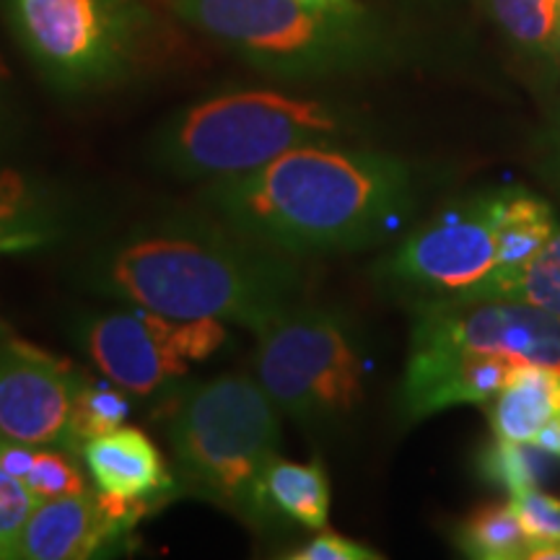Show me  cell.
<instances>
[{"label": "cell", "mask_w": 560, "mask_h": 560, "mask_svg": "<svg viewBox=\"0 0 560 560\" xmlns=\"http://www.w3.org/2000/svg\"><path fill=\"white\" fill-rule=\"evenodd\" d=\"M296 257L221 219L143 223L86 260L83 283L107 299L172 319L234 322L265 332L304 304Z\"/></svg>", "instance_id": "cell-1"}, {"label": "cell", "mask_w": 560, "mask_h": 560, "mask_svg": "<svg viewBox=\"0 0 560 560\" xmlns=\"http://www.w3.org/2000/svg\"><path fill=\"white\" fill-rule=\"evenodd\" d=\"M215 219L285 255H325L380 242L412 202L400 159L312 143L240 177L208 182Z\"/></svg>", "instance_id": "cell-2"}, {"label": "cell", "mask_w": 560, "mask_h": 560, "mask_svg": "<svg viewBox=\"0 0 560 560\" xmlns=\"http://www.w3.org/2000/svg\"><path fill=\"white\" fill-rule=\"evenodd\" d=\"M170 444L182 486L242 520L270 522L262 478L280 457V410L260 382L226 374L182 392Z\"/></svg>", "instance_id": "cell-3"}, {"label": "cell", "mask_w": 560, "mask_h": 560, "mask_svg": "<svg viewBox=\"0 0 560 560\" xmlns=\"http://www.w3.org/2000/svg\"><path fill=\"white\" fill-rule=\"evenodd\" d=\"M342 120L330 104L283 91H231L161 125L151 156L177 179H229L312 143H335Z\"/></svg>", "instance_id": "cell-4"}, {"label": "cell", "mask_w": 560, "mask_h": 560, "mask_svg": "<svg viewBox=\"0 0 560 560\" xmlns=\"http://www.w3.org/2000/svg\"><path fill=\"white\" fill-rule=\"evenodd\" d=\"M13 34L60 94H94L136 73L153 21L138 0H5Z\"/></svg>", "instance_id": "cell-5"}, {"label": "cell", "mask_w": 560, "mask_h": 560, "mask_svg": "<svg viewBox=\"0 0 560 560\" xmlns=\"http://www.w3.org/2000/svg\"><path fill=\"white\" fill-rule=\"evenodd\" d=\"M255 374L283 416L325 429L363 402V353L350 322L325 306L301 304L260 332Z\"/></svg>", "instance_id": "cell-6"}, {"label": "cell", "mask_w": 560, "mask_h": 560, "mask_svg": "<svg viewBox=\"0 0 560 560\" xmlns=\"http://www.w3.org/2000/svg\"><path fill=\"white\" fill-rule=\"evenodd\" d=\"M195 30L265 73L306 79L353 58L355 45L348 21L301 5L299 0H172Z\"/></svg>", "instance_id": "cell-7"}, {"label": "cell", "mask_w": 560, "mask_h": 560, "mask_svg": "<svg viewBox=\"0 0 560 560\" xmlns=\"http://www.w3.org/2000/svg\"><path fill=\"white\" fill-rule=\"evenodd\" d=\"M410 342L480 350L560 371V314L520 299L420 301Z\"/></svg>", "instance_id": "cell-8"}, {"label": "cell", "mask_w": 560, "mask_h": 560, "mask_svg": "<svg viewBox=\"0 0 560 560\" xmlns=\"http://www.w3.org/2000/svg\"><path fill=\"white\" fill-rule=\"evenodd\" d=\"M384 270L389 280L429 299L472 296L501 270L499 229L488 198L454 208L412 231L392 252Z\"/></svg>", "instance_id": "cell-9"}, {"label": "cell", "mask_w": 560, "mask_h": 560, "mask_svg": "<svg viewBox=\"0 0 560 560\" xmlns=\"http://www.w3.org/2000/svg\"><path fill=\"white\" fill-rule=\"evenodd\" d=\"M79 346L96 369L132 397H161L177 389L190 361L177 342V319L143 306L86 314Z\"/></svg>", "instance_id": "cell-10"}, {"label": "cell", "mask_w": 560, "mask_h": 560, "mask_svg": "<svg viewBox=\"0 0 560 560\" xmlns=\"http://www.w3.org/2000/svg\"><path fill=\"white\" fill-rule=\"evenodd\" d=\"M79 382L68 361L24 340H0V436L62 450Z\"/></svg>", "instance_id": "cell-11"}, {"label": "cell", "mask_w": 560, "mask_h": 560, "mask_svg": "<svg viewBox=\"0 0 560 560\" xmlns=\"http://www.w3.org/2000/svg\"><path fill=\"white\" fill-rule=\"evenodd\" d=\"M156 501L83 493L42 501L26 522L19 560H86L115 550L138 522L156 509Z\"/></svg>", "instance_id": "cell-12"}, {"label": "cell", "mask_w": 560, "mask_h": 560, "mask_svg": "<svg viewBox=\"0 0 560 560\" xmlns=\"http://www.w3.org/2000/svg\"><path fill=\"white\" fill-rule=\"evenodd\" d=\"M96 490L132 501H156L172 495L177 482L164 454L140 429L120 425L117 431L89 441L81 450Z\"/></svg>", "instance_id": "cell-13"}, {"label": "cell", "mask_w": 560, "mask_h": 560, "mask_svg": "<svg viewBox=\"0 0 560 560\" xmlns=\"http://www.w3.org/2000/svg\"><path fill=\"white\" fill-rule=\"evenodd\" d=\"M66 221V198L52 185L13 166H0V240L37 249L58 240Z\"/></svg>", "instance_id": "cell-14"}, {"label": "cell", "mask_w": 560, "mask_h": 560, "mask_svg": "<svg viewBox=\"0 0 560 560\" xmlns=\"http://www.w3.org/2000/svg\"><path fill=\"white\" fill-rule=\"evenodd\" d=\"M490 423L501 439L532 444L537 433L560 416V371L522 366L493 397Z\"/></svg>", "instance_id": "cell-15"}, {"label": "cell", "mask_w": 560, "mask_h": 560, "mask_svg": "<svg viewBox=\"0 0 560 560\" xmlns=\"http://www.w3.org/2000/svg\"><path fill=\"white\" fill-rule=\"evenodd\" d=\"M488 206L499 229L501 252V270L493 278L527 268L548 249L560 231L552 208L529 192L506 190L488 195Z\"/></svg>", "instance_id": "cell-16"}, {"label": "cell", "mask_w": 560, "mask_h": 560, "mask_svg": "<svg viewBox=\"0 0 560 560\" xmlns=\"http://www.w3.org/2000/svg\"><path fill=\"white\" fill-rule=\"evenodd\" d=\"M262 501L270 520L283 516L306 529H325L330 520V480L322 462L272 459L262 478Z\"/></svg>", "instance_id": "cell-17"}, {"label": "cell", "mask_w": 560, "mask_h": 560, "mask_svg": "<svg viewBox=\"0 0 560 560\" xmlns=\"http://www.w3.org/2000/svg\"><path fill=\"white\" fill-rule=\"evenodd\" d=\"M130 392L117 387L115 382H91L81 376L79 389H75L73 408L66 431V444L62 450L75 454L81 452L89 441L104 436V433L117 431L128 420L132 402Z\"/></svg>", "instance_id": "cell-18"}, {"label": "cell", "mask_w": 560, "mask_h": 560, "mask_svg": "<svg viewBox=\"0 0 560 560\" xmlns=\"http://www.w3.org/2000/svg\"><path fill=\"white\" fill-rule=\"evenodd\" d=\"M457 542L465 556L478 560H527L532 548L511 503L475 511L457 529Z\"/></svg>", "instance_id": "cell-19"}, {"label": "cell", "mask_w": 560, "mask_h": 560, "mask_svg": "<svg viewBox=\"0 0 560 560\" xmlns=\"http://www.w3.org/2000/svg\"><path fill=\"white\" fill-rule=\"evenodd\" d=\"M520 299L560 314V231L527 268L488 280L467 299Z\"/></svg>", "instance_id": "cell-20"}, {"label": "cell", "mask_w": 560, "mask_h": 560, "mask_svg": "<svg viewBox=\"0 0 560 560\" xmlns=\"http://www.w3.org/2000/svg\"><path fill=\"white\" fill-rule=\"evenodd\" d=\"M509 37L535 52H556L560 0H490Z\"/></svg>", "instance_id": "cell-21"}, {"label": "cell", "mask_w": 560, "mask_h": 560, "mask_svg": "<svg viewBox=\"0 0 560 560\" xmlns=\"http://www.w3.org/2000/svg\"><path fill=\"white\" fill-rule=\"evenodd\" d=\"M542 454V450L532 444H520V441L495 436L493 444H488V450L482 452L480 470L490 482L516 495L524 493V490L540 488L545 467H548Z\"/></svg>", "instance_id": "cell-22"}, {"label": "cell", "mask_w": 560, "mask_h": 560, "mask_svg": "<svg viewBox=\"0 0 560 560\" xmlns=\"http://www.w3.org/2000/svg\"><path fill=\"white\" fill-rule=\"evenodd\" d=\"M39 503L24 480L0 465V560H19L21 535Z\"/></svg>", "instance_id": "cell-23"}, {"label": "cell", "mask_w": 560, "mask_h": 560, "mask_svg": "<svg viewBox=\"0 0 560 560\" xmlns=\"http://www.w3.org/2000/svg\"><path fill=\"white\" fill-rule=\"evenodd\" d=\"M24 482L42 501L62 499V495H75L89 490L81 470L75 467L73 454L60 450V446H39L34 452V462Z\"/></svg>", "instance_id": "cell-24"}, {"label": "cell", "mask_w": 560, "mask_h": 560, "mask_svg": "<svg viewBox=\"0 0 560 560\" xmlns=\"http://www.w3.org/2000/svg\"><path fill=\"white\" fill-rule=\"evenodd\" d=\"M511 509L520 516L532 545L560 540V499L542 493L540 488L511 495Z\"/></svg>", "instance_id": "cell-25"}, {"label": "cell", "mask_w": 560, "mask_h": 560, "mask_svg": "<svg viewBox=\"0 0 560 560\" xmlns=\"http://www.w3.org/2000/svg\"><path fill=\"white\" fill-rule=\"evenodd\" d=\"M382 558L366 545L348 540V537L338 535V532L322 529L317 537L310 542L301 545L299 550L285 552V560H376Z\"/></svg>", "instance_id": "cell-26"}, {"label": "cell", "mask_w": 560, "mask_h": 560, "mask_svg": "<svg viewBox=\"0 0 560 560\" xmlns=\"http://www.w3.org/2000/svg\"><path fill=\"white\" fill-rule=\"evenodd\" d=\"M24 109H21L16 91H13L9 70L0 62V156L16 149L24 140Z\"/></svg>", "instance_id": "cell-27"}, {"label": "cell", "mask_w": 560, "mask_h": 560, "mask_svg": "<svg viewBox=\"0 0 560 560\" xmlns=\"http://www.w3.org/2000/svg\"><path fill=\"white\" fill-rule=\"evenodd\" d=\"M532 446H537V450L550 454V457H560V416L552 418L550 423L537 433L535 441H532Z\"/></svg>", "instance_id": "cell-28"}, {"label": "cell", "mask_w": 560, "mask_h": 560, "mask_svg": "<svg viewBox=\"0 0 560 560\" xmlns=\"http://www.w3.org/2000/svg\"><path fill=\"white\" fill-rule=\"evenodd\" d=\"M299 3L319 13H335V16H355L359 13V5L353 0H299Z\"/></svg>", "instance_id": "cell-29"}, {"label": "cell", "mask_w": 560, "mask_h": 560, "mask_svg": "<svg viewBox=\"0 0 560 560\" xmlns=\"http://www.w3.org/2000/svg\"><path fill=\"white\" fill-rule=\"evenodd\" d=\"M527 560H560V540L545 542V545H532Z\"/></svg>", "instance_id": "cell-30"}, {"label": "cell", "mask_w": 560, "mask_h": 560, "mask_svg": "<svg viewBox=\"0 0 560 560\" xmlns=\"http://www.w3.org/2000/svg\"><path fill=\"white\" fill-rule=\"evenodd\" d=\"M24 249H30V247L16 240H0V255H3V252H24Z\"/></svg>", "instance_id": "cell-31"}, {"label": "cell", "mask_w": 560, "mask_h": 560, "mask_svg": "<svg viewBox=\"0 0 560 560\" xmlns=\"http://www.w3.org/2000/svg\"><path fill=\"white\" fill-rule=\"evenodd\" d=\"M552 164H556V182L560 187V138H558V149H556V156H552Z\"/></svg>", "instance_id": "cell-32"}, {"label": "cell", "mask_w": 560, "mask_h": 560, "mask_svg": "<svg viewBox=\"0 0 560 560\" xmlns=\"http://www.w3.org/2000/svg\"><path fill=\"white\" fill-rule=\"evenodd\" d=\"M556 52H558V58H560V32H558V39H556Z\"/></svg>", "instance_id": "cell-33"}, {"label": "cell", "mask_w": 560, "mask_h": 560, "mask_svg": "<svg viewBox=\"0 0 560 560\" xmlns=\"http://www.w3.org/2000/svg\"><path fill=\"white\" fill-rule=\"evenodd\" d=\"M0 332H3V330H0ZM0 340H3V335H0Z\"/></svg>", "instance_id": "cell-34"}]
</instances>
